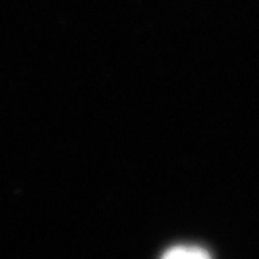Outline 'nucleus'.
I'll return each instance as SVG.
<instances>
[{
  "label": "nucleus",
  "instance_id": "obj_1",
  "mask_svg": "<svg viewBox=\"0 0 259 259\" xmlns=\"http://www.w3.org/2000/svg\"><path fill=\"white\" fill-rule=\"evenodd\" d=\"M161 259H212V257L205 248H201V247L178 245V247L169 248Z\"/></svg>",
  "mask_w": 259,
  "mask_h": 259
}]
</instances>
